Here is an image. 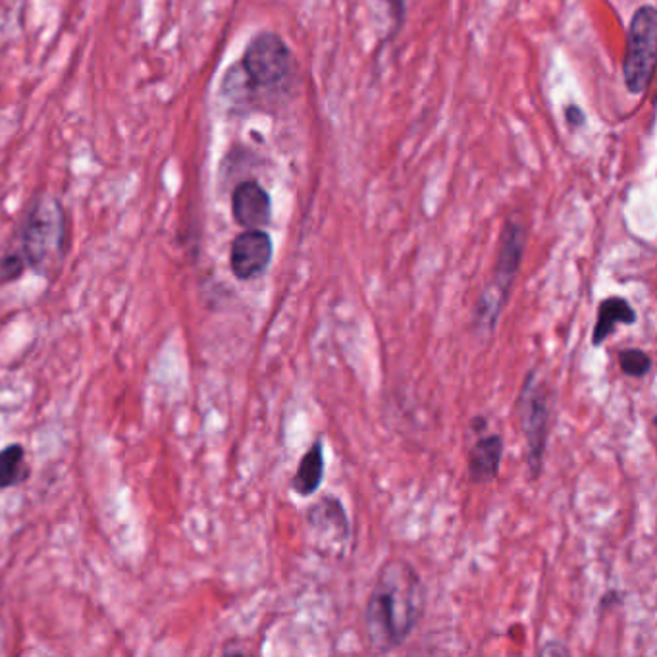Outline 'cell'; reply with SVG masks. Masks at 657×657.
Here are the masks:
<instances>
[{"label": "cell", "mask_w": 657, "mask_h": 657, "mask_svg": "<svg viewBox=\"0 0 657 657\" xmlns=\"http://www.w3.org/2000/svg\"><path fill=\"white\" fill-rule=\"evenodd\" d=\"M273 239L265 229H245L229 249V268L237 280H255L273 263Z\"/></svg>", "instance_id": "7"}, {"label": "cell", "mask_w": 657, "mask_h": 657, "mask_svg": "<svg viewBox=\"0 0 657 657\" xmlns=\"http://www.w3.org/2000/svg\"><path fill=\"white\" fill-rule=\"evenodd\" d=\"M309 525L315 532L320 546H341L349 538L348 513L340 500L322 497L318 505L309 511Z\"/></svg>", "instance_id": "9"}, {"label": "cell", "mask_w": 657, "mask_h": 657, "mask_svg": "<svg viewBox=\"0 0 657 657\" xmlns=\"http://www.w3.org/2000/svg\"><path fill=\"white\" fill-rule=\"evenodd\" d=\"M66 239V215L59 201L52 197L35 201L23 226L22 249L28 265L49 278L64 260Z\"/></svg>", "instance_id": "2"}, {"label": "cell", "mask_w": 657, "mask_h": 657, "mask_svg": "<svg viewBox=\"0 0 657 657\" xmlns=\"http://www.w3.org/2000/svg\"><path fill=\"white\" fill-rule=\"evenodd\" d=\"M657 59L656 8L636 10L627 33V49L623 60V78L633 95H644L650 88Z\"/></svg>", "instance_id": "6"}, {"label": "cell", "mask_w": 657, "mask_h": 657, "mask_svg": "<svg viewBox=\"0 0 657 657\" xmlns=\"http://www.w3.org/2000/svg\"><path fill=\"white\" fill-rule=\"evenodd\" d=\"M388 4L392 8L393 20L401 22L403 12H406V0H388Z\"/></svg>", "instance_id": "16"}, {"label": "cell", "mask_w": 657, "mask_h": 657, "mask_svg": "<svg viewBox=\"0 0 657 657\" xmlns=\"http://www.w3.org/2000/svg\"><path fill=\"white\" fill-rule=\"evenodd\" d=\"M232 215L245 229H263L273 216V201L259 182H242L232 195Z\"/></svg>", "instance_id": "8"}, {"label": "cell", "mask_w": 657, "mask_h": 657, "mask_svg": "<svg viewBox=\"0 0 657 657\" xmlns=\"http://www.w3.org/2000/svg\"><path fill=\"white\" fill-rule=\"evenodd\" d=\"M565 116H567V122H569L571 126H583L584 124V114L578 106H569L567 111H565Z\"/></svg>", "instance_id": "15"}, {"label": "cell", "mask_w": 657, "mask_h": 657, "mask_svg": "<svg viewBox=\"0 0 657 657\" xmlns=\"http://www.w3.org/2000/svg\"><path fill=\"white\" fill-rule=\"evenodd\" d=\"M651 357L643 349H623L619 353V367L627 377L646 378L650 374Z\"/></svg>", "instance_id": "14"}, {"label": "cell", "mask_w": 657, "mask_h": 657, "mask_svg": "<svg viewBox=\"0 0 657 657\" xmlns=\"http://www.w3.org/2000/svg\"><path fill=\"white\" fill-rule=\"evenodd\" d=\"M526 247V228L523 222L507 220L500 237V251L494 266V281L484 289L476 309L474 322L482 332H492L500 320L511 288L517 280Z\"/></svg>", "instance_id": "3"}, {"label": "cell", "mask_w": 657, "mask_h": 657, "mask_svg": "<svg viewBox=\"0 0 657 657\" xmlns=\"http://www.w3.org/2000/svg\"><path fill=\"white\" fill-rule=\"evenodd\" d=\"M503 438L500 434L484 437L476 440L471 451H469V479L476 486H484L497 479L500 469H502L503 459Z\"/></svg>", "instance_id": "10"}, {"label": "cell", "mask_w": 657, "mask_h": 657, "mask_svg": "<svg viewBox=\"0 0 657 657\" xmlns=\"http://www.w3.org/2000/svg\"><path fill=\"white\" fill-rule=\"evenodd\" d=\"M322 481H325V443L322 438H318L299 461L296 474L291 479V490L296 494L309 497L317 494Z\"/></svg>", "instance_id": "12"}, {"label": "cell", "mask_w": 657, "mask_h": 657, "mask_svg": "<svg viewBox=\"0 0 657 657\" xmlns=\"http://www.w3.org/2000/svg\"><path fill=\"white\" fill-rule=\"evenodd\" d=\"M424 584L413 565L386 563L365 607V635L378 651L406 644L424 614Z\"/></svg>", "instance_id": "1"}, {"label": "cell", "mask_w": 657, "mask_h": 657, "mask_svg": "<svg viewBox=\"0 0 657 657\" xmlns=\"http://www.w3.org/2000/svg\"><path fill=\"white\" fill-rule=\"evenodd\" d=\"M30 479V466L25 463V450L18 443L0 451V490L18 486Z\"/></svg>", "instance_id": "13"}, {"label": "cell", "mask_w": 657, "mask_h": 657, "mask_svg": "<svg viewBox=\"0 0 657 657\" xmlns=\"http://www.w3.org/2000/svg\"><path fill=\"white\" fill-rule=\"evenodd\" d=\"M519 419L526 440V461L532 479H538L546 455L550 422H552V396L547 386L538 378V370L532 369L519 393Z\"/></svg>", "instance_id": "4"}, {"label": "cell", "mask_w": 657, "mask_h": 657, "mask_svg": "<svg viewBox=\"0 0 657 657\" xmlns=\"http://www.w3.org/2000/svg\"><path fill=\"white\" fill-rule=\"evenodd\" d=\"M638 315H636L635 307L628 304L625 297L614 296L607 297L598 309V320L594 326L592 332V346L599 348L606 343L609 336H614L617 326H633L636 325Z\"/></svg>", "instance_id": "11"}, {"label": "cell", "mask_w": 657, "mask_h": 657, "mask_svg": "<svg viewBox=\"0 0 657 657\" xmlns=\"http://www.w3.org/2000/svg\"><path fill=\"white\" fill-rule=\"evenodd\" d=\"M237 72L247 89H278L288 82L294 59L286 41L273 31L259 33L245 49Z\"/></svg>", "instance_id": "5"}]
</instances>
